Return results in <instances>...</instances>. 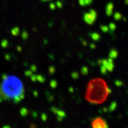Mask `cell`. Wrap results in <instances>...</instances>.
I'll use <instances>...</instances> for the list:
<instances>
[{
	"mask_svg": "<svg viewBox=\"0 0 128 128\" xmlns=\"http://www.w3.org/2000/svg\"><path fill=\"white\" fill-rule=\"evenodd\" d=\"M0 85V102L13 100L14 103L20 102L24 98V88L22 83L17 77L4 74Z\"/></svg>",
	"mask_w": 128,
	"mask_h": 128,
	"instance_id": "cell-1",
	"label": "cell"
},
{
	"mask_svg": "<svg viewBox=\"0 0 128 128\" xmlns=\"http://www.w3.org/2000/svg\"><path fill=\"white\" fill-rule=\"evenodd\" d=\"M96 18H97V13L94 9H91L89 10V13H85L83 16L84 21L88 25H92L95 22Z\"/></svg>",
	"mask_w": 128,
	"mask_h": 128,
	"instance_id": "cell-2",
	"label": "cell"
},
{
	"mask_svg": "<svg viewBox=\"0 0 128 128\" xmlns=\"http://www.w3.org/2000/svg\"><path fill=\"white\" fill-rule=\"evenodd\" d=\"M92 128H109V126L105 120L100 117L95 118L92 123Z\"/></svg>",
	"mask_w": 128,
	"mask_h": 128,
	"instance_id": "cell-3",
	"label": "cell"
},
{
	"mask_svg": "<svg viewBox=\"0 0 128 128\" xmlns=\"http://www.w3.org/2000/svg\"><path fill=\"white\" fill-rule=\"evenodd\" d=\"M51 110L53 113H55V114H57L58 117H60V118H63V119L64 118H65L66 116L65 112H64V111L62 110L59 109L58 108H56L55 107H51Z\"/></svg>",
	"mask_w": 128,
	"mask_h": 128,
	"instance_id": "cell-4",
	"label": "cell"
},
{
	"mask_svg": "<svg viewBox=\"0 0 128 128\" xmlns=\"http://www.w3.org/2000/svg\"><path fill=\"white\" fill-rule=\"evenodd\" d=\"M118 52L116 50H112L110 51V52L109 53V59H114L118 57Z\"/></svg>",
	"mask_w": 128,
	"mask_h": 128,
	"instance_id": "cell-5",
	"label": "cell"
},
{
	"mask_svg": "<svg viewBox=\"0 0 128 128\" xmlns=\"http://www.w3.org/2000/svg\"><path fill=\"white\" fill-rule=\"evenodd\" d=\"M90 37L93 40H94V41H98V40L100 39L101 36L97 33H90Z\"/></svg>",
	"mask_w": 128,
	"mask_h": 128,
	"instance_id": "cell-6",
	"label": "cell"
},
{
	"mask_svg": "<svg viewBox=\"0 0 128 128\" xmlns=\"http://www.w3.org/2000/svg\"><path fill=\"white\" fill-rule=\"evenodd\" d=\"M109 28V32L110 33V34H113V33L114 32L116 28V25L115 23L111 22L109 24L108 26Z\"/></svg>",
	"mask_w": 128,
	"mask_h": 128,
	"instance_id": "cell-7",
	"label": "cell"
},
{
	"mask_svg": "<svg viewBox=\"0 0 128 128\" xmlns=\"http://www.w3.org/2000/svg\"><path fill=\"white\" fill-rule=\"evenodd\" d=\"M116 107H117V103L115 101H113L110 104L109 108L108 109V110L110 111V112H113V111H114L116 109Z\"/></svg>",
	"mask_w": 128,
	"mask_h": 128,
	"instance_id": "cell-8",
	"label": "cell"
},
{
	"mask_svg": "<svg viewBox=\"0 0 128 128\" xmlns=\"http://www.w3.org/2000/svg\"><path fill=\"white\" fill-rule=\"evenodd\" d=\"M11 33L13 36H18L20 34V29L18 27H14L11 30Z\"/></svg>",
	"mask_w": 128,
	"mask_h": 128,
	"instance_id": "cell-9",
	"label": "cell"
},
{
	"mask_svg": "<svg viewBox=\"0 0 128 128\" xmlns=\"http://www.w3.org/2000/svg\"><path fill=\"white\" fill-rule=\"evenodd\" d=\"M79 3L82 7H85L91 4L88 0H79Z\"/></svg>",
	"mask_w": 128,
	"mask_h": 128,
	"instance_id": "cell-10",
	"label": "cell"
},
{
	"mask_svg": "<svg viewBox=\"0 0 128 128\" xmlns=\"http://www.w3.org/2000/svg\"><path fill=\"white\" fill-rule=\"evenodd\" d=\"M113 9H114V4L112 2L108 3L107 5H106L105 10H108V11H113Z\"/></svg>",
	"mask_w": 128,
	"mask_h": 128,
	"instance_id": "cell-11",
	"label": "cell"
},
{
	"mask_svg": "<svg viewBox=\"0 0 128 128\" xmlns=\"http://www.w3.org/2000/svg\"><path fill=\"white\" fill-rule=\"evenodd\" d=\"M20 114L22 117H25L27 114V109L25 107H22L20 109Z\"/></svg>",
	"mask_w": 128,
	"mask_h": 128,
	"instance_id": "cell-12",
	"label": "cell"
},
{
	"mask_svg": "<svg viewBox=\"0 0 128 128\" xmlns=\"http://www.w3.org/2000/svg\"><path fill=\"white\" fill-rule=\"evenodd\" d=\"M122 18V15L120 13L116 12L114 14V19L116 21H119Z\"/></svg>",
	"mask_w": 128,
	"mask_h": 128,
	"instance_id": "cell-13",
	"label": "cell"
},
{
	"mask_svg": "<svg viewBox=\"0 0 128 128\" xmlns=\"http://www.w3.org/2000/svg\"><path fill=\"white\" fill-rule=\"evenodd\" d=\"M81 72L82 73V75H87L88 73V69L87 66H83L81 68Z\"/></svg>",
	"mask_w": 128,
	"mask_h": 128,
	"instance_id": "cell-14",
	"label": "cell"
},
{
	"mask_svg": "<svg viewBox=\"0 0 128 128\" xmlns=\"http://www.w3.org/2000/svg\"><path fill=\"white\" fill-rule=\"evenodd\" d=\"M37 81H39L40 83H44L46 81V78L44 76L42 75H37Z\"/></svg>",
	"mask_w": 128,
	"mask_h": 128,
	"instance_id": "cell-15",
	"label": "cell"
},
{
	"mask_svg": "<svg viewBox=\"0 0 128 128\" xmlns=\"http://www.w3.org/2000/svg\"><path fill=\"white\" fill-rule=\"evenodd\" d=\"M50 87L52 88H55L57 87L58 83L57 82V81L55 80H51L50 81Z\"/></svg>",
	"mask_w": 128,
	"mask_h": 128,
	"instance_id": "cell-16",
	"label": "cell"
},
{
	"mask_svg": "<svg viewBox=\"0 0 128 128\" xmlns=\"http://www.w3.org/2000/svg\"><path fill=\"white\" fill-rule=\"evenodd\" d=\"M101 30L103 31V33H108L109 32V28L108 26L107 25H101Z\"/></svg>",
	"mask_w": 128,
	"mask_h": 128,
	"instance_id": "cell-17",
	"label": "cell"
},
{
	"mask_svg": "<svg viewBox=\"0 0 128 128\" xmlns=\"http://www.w3.org/2000/svg\"><path fill=\"white\" fill-rule=\"evenodd\" d=\"M22 37L23 40H27L28 38V33H27V31H23L22 33Z\"/></svg>",
	"mask_w": 128,
	"mask_h": 128,
	"instance_id": "cell-18",
	"label": "cell"
},
{
	"mask_svg": "<svg viewBox=\"0 0 128 128\" xmlns=\"http://www.w3.org/2000/svg\"><path fill=\"white\" fill-rule=\"evenodd\" d=\"M9 45V42H8L7 40H3L1 42V46H2L3 48H7Z\"/></svg>",
	"mask_w": 128,
	"mask_h": 128,
	"instance_id": "cell-19",
	"label": "cell"
},
{
	"mask_svg": "<svg viewBox=\"0 0 128 128\" xmlns=\"http://www.w3.org/2000/svg\"><path fill=\"white\" fill-rule=\"evenodd\" d=\"M114 84H115L117 87H122V86L123 85V82H122V81L120 80H116L115 81H114Z\"/></svg>",
	"mask_w": 128,
	"mask_h": 128,
	"instance_id": "cell-20",
	"label": "cell"
},
{
	"mask_svg": "<svg viewBox=\"0 0 128 128\" xmlns=\"http://www.w3.org/2000/svg\"><path fill=\"white\" fill-rule=\"evenodd\" d=\"M100 72L101 73H102V74H103V75H105V74H106L107 73V70H106V68L103 66V65H101V67H100Z\"/></svg>",
	"mask_w": 128,
	"mask_h": 128,
	"instance_id": "cell-21",
	"label": "cell"
},
{
	"mask_svg": "<svg viewBox=\"0 0 128 128\" xmlns=\"http://www.w3.org/2000/svg\"><path fill=\"white\" fill-rule=\"evenodd\" d=\"M72 78H73L74 79H78V78H79V74H78V72H73V73H72Z\"/></svg>",
	"mask_w": 128,
	"mask_h": 128,
	"instance_id": "cell-22",
	"label": "cell"
},
{
	"mask_svg": "<svg viewBox=\"0 0 128 128\" xmlns=\"http://www.w3.org/2000/svg\"><path fill=\"white\" fill-rule=\"evenodd\" d=\"M55 72V68L53 66H51L49 68V72L50 74H53Z\"/></svg>",
	"mask_w": 128,
	"mask_h": 128,
	"instance_id": "cell-23",
	"label": "cell"
},
{
	"mask_svg": "<svg viewBox=\"0 0 128 128\" xmlns=\"http://www.w3.org/2000/svg\"><path fill=\"white\" fill-rule=\"evenodd\" d=\"M41 118H42V120L44 122H46L48 119V116L45 113H42V115H41Z\"/></svg>",
	"mask_w": 128,
	"mask_h": 128,
	"instance_id": "cell-24",
	"label": "cell"
},
{
	"mask_svg": "<svg viewBox=\"0 0 128 128\" xmlns=\"http://www.w3.org/2000/svg\"><path fill=\"white\" fill-rule=\"evenodd\" d=\"M25 75H26V76H28V77H31V75H33V72H32L30 70H29L25 71Z\"/></svg>",
	"mask_w": 128,
	"mask_h": 128,
	"instance_id": "cell-25",
	"label": "cell"
},
{
	"mask_svg": "<svg viewBox=\"0 0 128 128\" xmlns=\"http://www.w3.org/2000/svg\"><path fill=\"white\" fill-rule=\"evenodd\" d=\"M58 7V8H59V9H61V8L63 7V3L60 1H57V2H56V5Z\"/></svg>",
	"mask_w": 128,
	"mask_h": 128,
	"instance_id": "cell-26",
	"label": "cell"
},
{
	"mask_svg": "<svg viewBox=\"0 0 128 128\" xmlns=\"http://www.w3.org/2000/svg\"><path fill=\"white\" fill-rule=\"evenodd\" d=\"M31 79L33 81V82L37 81V75H32L31 76Z\"/></svg>",
	"mask_w": 128,
	"mask_h": 128,
	"instance_id": "cell-27",
	"label": "cell"
},
{
	"mask_svg": "<svg viewBox=\"0 0 128 128\" xmlns=\"http://www.w3.org/2000/svg\"><path fill=\"white\" fill-rule=\"evenodd\" d=\"M32 72H35L37 70V67L35 65H32L31 66V70H30Z\"/></svg>",
	"mask_w": 128,
	"mask_h": 128,
	"instance_id": "cell-28",
	"label": "cell"
},
{
	"mask_svg": "<svg viewBox=\"0 0 128 128\" xmlns=\"http://www.w3.org/2000/svg\"><path fill=\"white\" fill-rule=\"evenodd\" d=\"M50 8L51 10H55V8H56V5L54 3H51L50 4Z\"/></svg>",
	"mask_w": 128,
	"mask_h": 128,
	"instance_id": "cell-29",
	"label": "cell"
},
{
	"mask_svg": "<svg viewBox=\"0 0 128 128\" xmlns=\"http://www.w3.org/2000/svg\"><path fill=\"white\" fill-rule=\"evenodd\" d=\"M90 48H91V49H94V48H96V46L94 44H91V45H90Z\"/></svg>",
	"mask_w": 128,
	"mask_h": 128,
	"instance_id": "cell-30",
	"label": "cell"
},
{
	"mask_svg": "<svg viewBox=\"0 0 128 128\" xmlns=\"http://www.w3.org/2000/svg\"><path fill=\"white\" fill-rule=\"evenodd\" d=\"M34 96H35V97H37L38 96V92H37V91H35L34 92Z\"/></svg>",
	"mask_w": 128,
	"mask_h": 128,
	"instance_id": "cell-31",
	"label": "cell"
},
{
	"mask_svg": "<svg viewBox=\"0 0 128 128\" xmlns=\"http://www.w3.org/2000/svg\"><path fill=\"white\" fill-rule=\"evenodd\" d=\"M7 57V60H9V59H10V57H9V55H5V58Z\"/></svg>",
	"mask_w": 128,
	"mask_h": 128,
	"instance_id": "cell-32",
	"label": "cell"
},
{
	"mask_svg": "<svg viewBox=\"0 0 128 128\" xmlns=\"http://www.w3.org/2000/svg\"><path fill=\"white\" fill-rule=\"evenodd\" d=\"M69 91H70V92H73V89L72 88V87H70V88H69Z\"/></svg>",
	"mask_w": 128,
	"mask_h": 128,
	"instance_id": "cell-33",
	"label": "cell"
},
{
	"mask_svg": "<svg viewBox=\"0 0 128 128\" xmlns=\"http://www.w3.org/2000/svg\"><path fill=\"white\" fill-rule=\"evenodd\" d=\"M17 49H18V50L19 51H22V48H21L20 46H18V47H17Z\"/></svg>",
	"mask_w": 128,
	"mask_h": 128,
	"instance_id": "cell-34",
	"label": "cell"
},
{
	"mask_svg": "<svg viewBox=\"0 0 128 128\" xmlns=\"http://www.w3.org/2000/svg\"><path fill=\"white\" fill-rule=\"evenodd\" d=\"M124 3L126 5H128V0H124Z\"/></svg>",
	"mask_w": 128,
	"mask_h": 128,
	"instance_id": "cell-35",
	"label": "cell"
},
{
	"mask_svg": "<svg viewBox=\"0 0 128 128\" xmlns=\"http://www.w3.org/2000/svg\"><path fill=\"white\" fill-rule=\"evenodd\" d=\"M3 128H10L9 126H4Z\"/></svg>",
	"mask_w": 128,
	"mask_h": 128,
	"instance_id": "cell-36",
	"label": "cell"
},
{
	"mask_svg": "<svg viewBox=\"0 0 128 128\" xmlns=\"http://www.w3.org/2000/svg\"><path fill=\"white\" fill-rule=\"evenodd\" d=\"M42 2H46V1H51V0H41Z\"/></svg>",
	"mask_w": 128,
	"mask_h": 128,
	"instance_id": "cell-37",
	"label": "cell"
},
{
	"mask_svg": "<svg viewBox=\"0 0 128 128\" xmlns=\"http://www.w3.org/2000/svg\"><path fill=\"white\" fill-rule=\"evenodd\" d=\"M88 1H89V2L91 3V4L92 3V1H93V0H88Z\"/></svg>",
	"mask_w": 128,
	"mask_h": 128,
	"instance_id": "cell-38",
	"label": "cell"
}]
</instances>
